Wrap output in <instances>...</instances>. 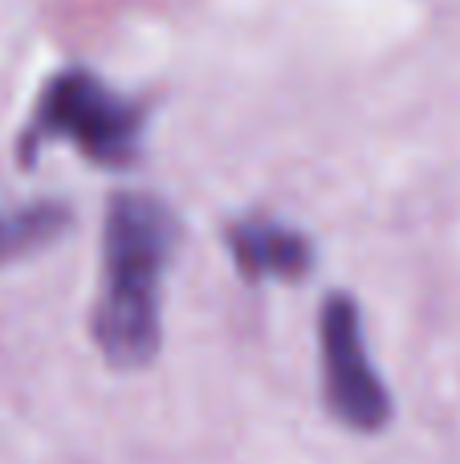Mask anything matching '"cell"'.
Listing matches in <instances>:
<instances>
[{
    "mask_svg": "<svg viewBox=\"0 0 460 464\" xmlns=\"http://www.w3.org/2000/svg\"><path fill=\"white\" fill-rule=\"evenodd\" d=\"M179 245V220L147 192H119L102 228V289L94 302L90 334L102 359L119 371H139L159 354V289L171 253Z\"/></svg>",
    "mask_w": 460,
    "mask_h": 464,
    "instance_id": "cell-1",
    "label": "cell"
},
{
    "mask_svg": "<svg viewBox=\"0 0 460 464\" xmlns=\"http://www.w3.org/2000/svg\"><path fill=\"white\" fill-rule=\"evenodd\" d=\"M49 139H65L98 168H130L143 139V111L81 70L57 73L24 130L21 155L29 160Z\"/></svg>",
    "mask_w": 460,
    "mask_h": 464,
    "instance_id": "cell-2",
    "label": "cell"
},
{
    "mask_svg": "<svg viewBox=\"0 0 460 464\" xmlns=\"http://www.w3.org/2000/svg\"><path fill=\"white\" fill-rule=\"evenodd\" d=\"M326 411L350 432H383L391 420V392L363 343V318L347 294H331L318 310Z\"/></svg>",
    "mask_w": 460,
    "mask_h": 464,
    "instance_id": "cell-3",
    "label": "cell"
},
{
    "mask_svg": "<svg viewBox=\"0 0 460 464\" xmlns=\"http://www.w3.org/2000/svg\"><path fill=\"white\" fill-rule=\"evenodd\" d=\"M228 253L244 281H302L314 269V245L273 217H244L228 228Z\"/></svg>",
    "mask_w": 460,
    "mask_h": 464,
    "instance_id": "cell-4",
    "label": "cell"
},
{
    "mask_svg": "<svg viewBox=\"0 0 460 464\" xmlns=\"http://www.w3.org/2000/svg\"><path fill=\"white\" fill-rule=\"evenodd\" d=\"M70 225V212L62 204H24V208L0 212V261L33 253V248L53 245Z\"/></svg>",
    "mask_w": 460,
    "mask_h": 464,
    "instance_id": "cell-5",
    "label": "cell"
}]
</instances>
